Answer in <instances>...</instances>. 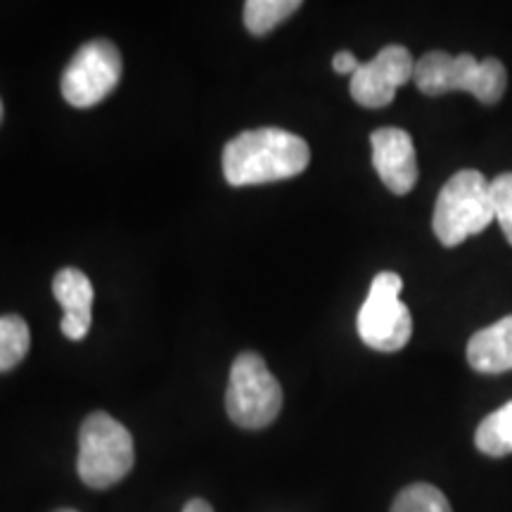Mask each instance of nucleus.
Masks as SVG:
<instances>
[{"label": "nucleus", "instance_id": "f257e3e1", "mask_svg": "<svg viewBox=\"0 0 512 512\" xmlns=\"http://www.w3.org/2000/svg\"><path fill=\"white\" fill-rule=\"evenodd\" d=\"M311 162L304 138L283 128H254L235 136L223 150V176L233 188L264 185L299 176Z\"/></svg>", "mask_w": 512, "mask_h": 512}, {"label": "nucleus", "instance_id": "20e7f679", "mask_svg": "<svg viewBox=\"0 0 512 512\" xmlns=\"http://www.w3.org/2000/svg\"><path fill=\"white\" fill-rule=\"evenodd\" d=\"M136 463L131 432L107 413H91L79 432V470L81 482L91 489H110L119 484Z\"/></svg>", "mask_w": 512, "mask_h": 512}, {"label": "nucleus", "instance_id": "aec40b11", "mask_svg": "<svg viewBox=\"0 0 512 512\" xmlns=\"http://www.w3.org/2000/svg\"><path fill=\"white\" fill-rule=\"evenodd\" d=\"M57 512H76V510H57Z\"/></svg>", "mask_w": 512, "mask_h": 512}, {"label": "nucleus", "instance_id": "f8f14e48", "mask_svg": "<svg viewBox=\"0 0 512 512\" xmlns=\"http://www.w3.org/2000/svg\"><path fill=\"white\" fill-rule=\"evenodd\" d=\"M475 444L491 458H503L512 453V401L498 408L479 422Z\"/></svg>", "mask_w": 512, "mask_h": 512}, {"label": "nucleus", "instance_id": "dca6fc26", "mask_svg": "<svg viewBox=\"0 0 512 512\" xmlns=\"http://www.w3.org/2000/svg\"><path fill=\"white\" fill-rule=\"evenodd\" d=\"M491 202H494V216L501 223L505 240L512 245V174H501L491 181Z\"/></svg>", "mask_w": 512, "mask_h": 512}, {"label": "nucleus", "instance_id": "39448f33", "mask_svg": "<svg viewBox=\"0 0 512 512\" xmlns=\"http://www.w3.org/2000/svg\"><path fill=\"white\" fill-rule=\"evenodd\" d=\"M283 387L266 361L254 351H242L233 361L226 392L228 418L242 430H264L280 415Z\"/></svg>", "mask_w": 512, "mask_h": 512}, {"label": "nucleus", "instance_id": "f03ea898", "mask_svg": "<svg viewBox=\"0 0 512 512\" xmlns=\"http://www.w3.org/2000/svg\"><path fill=\"white\" fill-rule=\"evenodd\" d=\"M420 93L446 95L453 91L472 93L484 105H496L508 86V74L501 60L486 57L479 62L470 53L448 55L444 50H432L415 62L413 74Z\"/></svg>", "mask_w": 512, "mask_h": 512}, {"label": "nucleus", "instance_id": "2eb2a0df", "mask_svg": "<svg viewBox=\"0 0 512 512\" xmlns=\"http://www.w3.org/2000/svg\"><path fill=\"white\" fill-rule=\"evenodd\" d=\"M392 512H453L448 498L432 484H411L396 496Z\"/></svg>", "mask_w": 512, "mask_h": 512}, {"label": "nucleus", "instance_id": "ddd939ff", "mask_svg": "<svg viewBox=\"0 0 512 512\" xmlns=\"http://www.w3.org/2000/svg\"><path fill=\"white\" fill-rule=\"evenodd\" d=\"M31 332L27 320L17 313L0 316V373H8L29 354Z\"/></svg>", "mask_w": 512, "mask_h": 512}, {"label": "nucleus", "instance_id": "423d86ee", "mask_svg": "<svg viewBox=\"0 0 512 512\" xmlns=\"http://www.w3.org/2000/svg\"><path fill=\"white\" fill-rule=\"evenodd\" d=\"M401 275L392 271L377 273L370 292L358 311L356 328L363 344L382 354H394L411 342L413 318L408 306L401 302Z\"/></svg>", "mask_w": 512, "mask_h": 512}, {"label": "nucleus", "instance_id": "0eeeda50", "mask_svg": "<svg viewBox=\"0 0 512 512\" xmlns=\"http://www.w3.org/2000/svg\"><path fill=\"white\" fill-rule=\"evenodd\" d=\"M121 72H124V62L112 41L98 38V41L86 43L62 74L64 100L79 110L95 107L117 88Z\"/></svg>", "mask_w": 512, "mask_h": 512}, {"label": "nucleus", "instance_id": "6ab92c4d", "mask_svg": "<svg viewBox=\"0 0 512 512\" xmlns=\"http://www.w3.org/2000/svg\"><path fill=\"white\" fill-rule=\"evenodd\" d=\"M0 121H3V100H0Z\"/></svg>", "mask_w": 512, "mask_h": 512}, {"label": "nucleus", "instance_id": "f3484780", "mask_svg": "<svg viewBox=\"0 0 512 512\" xmlns=\"http://www.w3.org/2000/svg\"><path fill=\"white\" fill-rule=\"evenodd\" d=\"M358 67H361V62H358L356 55L349 53V50H342V53H337L335 57H332V69H335L337 74L354 76Z\"/></svg>", "mask_w": 512, "mask_h": 512}, {"label": "nucleus", "instance_id": "1a4fd4ad", "mask_svg": "<svg viewBox=\"0 0 512 512\" xmlns=\"http://www.w3.org/2000/svg\"><path fill=\"white\" fill-rule=\"evenodd\" d=\"M373 166L394 195H408L418 183V157L411 133L403 128H377L370 136Z\"/></svg>", "mask_w": 512, "mask_h": 512}, {"label": "nucleus", "instance_id": "6e6552de", "mask_svg": "<svg viewBox=\"0 0 512 512\" xmlns=\"http://www.w3.org/2000/svg\"><path fill=\"white\" fill-rule=\"evenodd\" d=\"M415 74V60L403 46H384L370 62H361L351 76L349 91L358 105L380 110L396 98V91L406 86Z\"/></svg>", "mask_w": 512, "mask_h": 512}, {"label": "nucleus", "instance_id": "4468645a", "mask_svg": "<svg viewBox=\"0 0 512 512\" xmlns=\"http://www.w3.org/2000/svg\"><path fill=\"white\" fill-rule=\"evenodd\" d=\"M302 8L299 0H247L245 3V27L252 36H266L292 17L294 12Z\"/></svg>", "mask_w": 512, "mask_h": 512}, {"label": "nucleus", "instance_id": "9d476101", "mask_svg": "<svg viewBox=\"0 0 512 512\" xmlns=\"http://www.w3.org/2000/svg\"><path fill=\"white\" fill-rule=\"evenodd\" d=\"M53 294L64 309L62 335L72 342H81L93 323V283L79 268H62L53 278Z\"/></svg>", "mask_w": 512, "mask_h": 512}, {"label": "nucleus", "instance_id": "9b49d317", "mask_svg": "<svg viewBox=\"0 0 512 512\" xmlns=\"http://www.w3.org/2000/svg\"><path fill=\"white\" fill-rule=\"evenodd\" d=\"M467 363L484 375L512 370V316L496 320L467 342Z\"/></svg>", "mask_w": 512, "mask_h": 512}, {"label": "nucleus", "instance_id": "a211bd4d", "mask_svg": "<svg viewBox=\"0 0 512 512\" xmlns=\"http://www.w3.org/2000/svg\"><path fill=\"white\" fill-rule=\"evenodd\" d=\"M183 512H214V508L207 501H202V498H192V501L185 503Z\"/></svg>", "mask_w": 512, "mask_h": 512}, {"label": "nucleus", "instance_id": "7ed1b4c3", "mask_svg": "<svg viewBox=\"0 0 512 512\" xmlns=\"http://www.w3.org/2000/svg\"><path fill=\"white\" fill-rule=\"evenodd\" d=\"M496 221L491 183L475 169H463L441 188L434 204L432 228L444 247H458Z\"/></svg>", "mask_w": 512, "mask_h": 512}]
</instances>
